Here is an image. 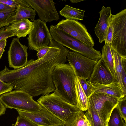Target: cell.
<instances>
[{"label": "cell", "instance_id": "8d00e7d4", "mask_svg": "<svg viewBox=\"0 0 126 126\" xmlns=\"http://www.w3.org/2000/svg\"><path fill=\"white\" fill-rule=\"evenodd\" d=\"M0 2V11H8L15 9Z\"/></svg>", "mask_w": 126, "mask_h": 126}, {"label": "cell", "instance_id": "9c48e42d", "mask_svg": "<svg viewBox=\"0 0 126 126\" xmlns=\"http://www.w3.org/2000/svg\"><path fill=\"white\" fill-rule=\"evenodd\" d=\"M55 26L86 45L93 47L94 43L92 37L85 26L78 21L62 20Z\"/></svg>", "mask_w": 126, "mask_h": 126}, {"label": "cell", "instance_id": "d4e9b609", "mask_svg": "<svg viewBox=\"0 0 126 126\" xmlns=\"http://www.w3.org/2000/svg\"><path fill=\"white\" fill-rule=\"evenodd\" d=\"M12 126H38L29 119L18 115L16 123Z\"/></svg>", "mask_w": 126, "mask_h": 126}, {"label": "cell", "instance_id": "52a82bcc", "mask_svg": "<svg viewBox=\"0 0 126 126\" xmlns=\"http://www.w3.org/2000/svg\"><path fill=\"white\" fill-rule=\"evenodd\" d=\"M88 100V104L96 112L104 126H107L111 112L119 99L107 94L93 92Z\"/></svg>", "mask_w": 126, "mask_h": 126}, {"label": "cell", "instance_id": "3957f363", "mask_svg": "<svg viewBox=\"0 0 126 126\" xmlns=\"http://www.w3.org/2000/svg\"><path fill=\"white\" fill-rule=\"evenodd\" d=\"M37 102L53 114L70 126L78 113V108L65 102L54 92L41 96Z\"/></svg>", "mask_w": 126, "mask_h": 126}, {"label": "cell", "instance_id": "b9f144b4", "mask_svg": "<svg viewBox=\"0 0 126 126\" xmlns=\"http://www.w3.org/2000/svg\"><path fill=\"white\" fill-rule=\"evenodd\" d=\"M90 123L91 124V126H93V125H92V124L91 123Z\"/></svg>", "mask_w": 126, "mask_h": 126}, {"label": "cell", "instance_id": "cb8c5ba5", "mask_svg": "<svg viewBox=\"0 0 126 126\" xmlns=\"http://www.w3.org/2000/svg\"><path fill=\"white\" fill-rule=\"evenodd\" d=\"M85 114L87 119L93 126H104L96 112L89 104L88 109Z\"/></svg>", "mask_w": 126, "mask_h": 126}, {"label": "cell", "instance_id": "d590c367", "mask_svg": "<svg viewBox=\"0 0 126 126\" xmlns=\"http://www.w3.org/2000/svg\"><path fill=\"white\" fill-rule=\"evenodd\" d=\"M7 40L4 39L0 41V59L4 51V48L6 44Z\"/></svg>", "mask_w": 126, "mask_h": 126}, {"label": "cell", "instance_id": "836d02e7", "mask_svg": "<svg viewBox=\"0 0 126 126\" xmlns=\"http://www.w3.org/2000/svg\"><path fill=\"white\" fill-rule=\"evenodd\" d=\"M0 2L14 9L18 6V0H0Z\"/></svg>", "mask_w": 126, "mask_h": 126}, {"label": "cell", "instance_id": "277c9868", "mask_svg": "<svg viewBox=\"0 0 126 126\" xmlns=\"http://www.w3.org/2000/svg\"><path fill=\"white\" fill-rule=\"evenodd\" d=\"M49 31L52 39L63 46L97 62L101 58L100 51L86 45L55 25H51Z\"/></svg>", "mask_w": 126, "mask_h": 126}, {"label": "cell", "instance_id": "603a6c76", "mask_svg": "<svg viewBox=\"0 0 126 126\" xmlns=\"http://www.w3.org/2000/svg\"><path fill=\"white\" fill-rule=\"evenodd\" d=\"M118 109L116 107L113 109L110 116L107 126H126Z\"/></svg>", "mask_w": 126, "mask_h": 126}, {"label": "cell", "instance_id": "e0dca14e", "mask_svg": "<svg viewBox=\"0 0 126 126\" xmlns=\"http://www.w3.org/2000/svg\"><path fill=\"white\" fill-rule=\"evenodd\" d=\"M33 26V22H31L28 19L25 18L15 21L5 27L7 29L16 30V36L19 39L22 37H25L28 34L32 29Z\"/></svg>", "mask_w": 126, "mask_h": 126}, {"label": "cell", "instance_id": "8992f818", "mask_svg": "<svg viewBox=\"0 0 126 126\" xmlns=\"http://www.w3.org/2000/svg\"><path fill=\"white\" fill-rule=\"evenodd\" d=\"M110 23L113 28L111 47L121 57H126V9L112 14Z\"/></svg>", "mask_w": 126, "mask_h": 126}, {"label": "cell", "instance_id": "9a60e30c", "mask_svg": "<svg viewBox=\"0 0 126 126\" xmlns=\"http://www.w3.org/2000/svg\"><path fill=\"white\" fill-rule=\"evenodd\" d=\"M111 8L103 6L100 14L99 19L94 28L95 33L101 43L105 39L112 14Z\"/></svg>", "mask_w": 126, "mask_h": 126}, {"label": "cell", "instance_id": "8fae6325", "mask_svg": "<svg viewBox=\"0 0 126 126\" xmlns=\"http://www.w3.org/2000/svg\"><path fill=\"white\" fill-rule=\"evenodd\" d=\"M38 112H29L17 110L18 115L30 120L38 126H57L65 123L57 117L40 104Z\"/></svg>", "mask_w": 126, "mask_h": 126}, {"label": "cell", "instance_id": "4316f807", "mask_svg": "<svg viewBox=\"0 0 126 126\" xmlns=\"http://www.w3.org/2000/svg\"><path fill=\"white\" fill-rule=\"evenodd\" d=\"M116 107L119 110L122 118L126 122V95L118 101Z\"/></svg>", "mask_w": 126, "mask_h": 126}, {"label": "cell", "instance_id": "7402d4cb", "mask_svg": "<svg viewBox=\"0 0 126 126\" xmlns=\"http://www.w3.org/2000/svg\"><path fill=\"white\" fill-rule=\"evenodd\" d=\"M112 52L114 62V70L116 75V79L123 89L125 94L126 95V92L125 91L121 79V72L122 65L121 57L112 49Z\"/></svg>", "mask_w": 126, "mask_h": 126}, {"label": "cell", "instance_id": "d6a6232c", "mask_svg": "<svg viewBox=\"0 0 126 126\" xmlns=\"http://www.w3.org/2000/svg\"><path fill=\"white\" fill-rule=\"evenodd\" d=\"M113 31V27L110 23V20L106 39L104 41L105 43L110 44H111L112 40Z\"/></svg>", "mask_w": 126, "mask_h": 126}, {"label": "cell", "instance_id": "44dd1931", "mask_svg": "<svg viewBox=\"0 0 126 126\" xmlns=\"http://www.w3.org/2000/svg\"><path fill=\"white\" fill-rule=\"evenodd\" d=\"M75 84L79 108L83 111L87 110L88 109V97L83 91L77 76L75 79Z\"/></svg>", "mask_w": 126, "mask_h": 126}, {"label": "cell", "instance_id": "4fadbf2b", "mask_svg": "<svg viewBox=\"0 0 126 126\" xmlns=\"http://www.w3.org/2000/svg\"><path fill=\"white\" fill-rule=\"evenodd\" d=\"M28 47L23 45L17 38H13L8 51L9 67L16 69L26 64Z\"/></svg>", "mask_w": 126, "mask_h": 126}, {"label": "cell", "instance_id": "83f0119b", "mask_svg": "<svg viewBox=\"0 0 126 126\" xmlns=\"http://www.w3.org/2000/svg\"><path fill=\"white\" fill-rule=\"evenodd\" d=\"M16 30L7 29L5 27H3L0 29V41L4 39L16 36Z\"/></svg>", "mask_w": 126, "mask_h": 126}, {"label": "cell", "instance_id": "2e32d148", "mask_svg": "<svg viewBox=\"0 0 126 126\" xmlns=\"http://www.w3.org/2000/svg\"><path fill=\"white\" fill-rule=\"evenodd\" d=\"M90 84L92 93H102L114 96L119 99L126 95L119 83L114 79L111 83L102 84L97 83H91L87 81Z\"/></svg>", "mask_w": 126, "mask_h": 126}, {"label": "cell", "instance_id": "484cf974", "mask_svg": "<svg viewBox=\"0 0 126 126\" xmlns=\"http://www.w3.org/2000/svg\"><path fill=\"white\" fill-rule=\"evenodd\" d=\"M17 9L5 11H0V25L6 22L13 16L15 15Z\"/></svg>", "mask_w": 126, "mask_h": 126}, {"label": "cell", "instance_id": "74e56055", "mask_svg": "<svg viewBox=\"0 0 126 126\" xmlns=\"http://www.w3.org/2000/svg\"><path fill=\"white\" fill-rule=\"evenodd\" d=\"M6 108L0 100V116L5 114Z\"/></svg>", "mask_w": 126, "mask_h": 126}, {"label": "cell", "instance_id": "ba28073f", "mask_svg": "<svg viewBox=\"0 0 126 126\" xmlns=\"http://www.w3.org/2000/svg\"><path fill=\"white\" fill-rule=\"evenodd\" d=\"M33 22V28L27 39L29 49L37 51L40 48L48 46L52 38L46 22L38 19Z\"/></svg>", "mask_w": 126, "mask_h": 126}, {"label": "cell", "instance_id": "5bb4252c", "mask_svg": "<svg viewBox=\"0 0 126 126\" xmlns=\"http://www.w3.org/2000/svg\"><path fill=\"white\" fill-rule=\"evenodd\" d=\"M114 79L101 58L95 65L87 81L105 85L111 83Z\"/></svg>", "mask_w": 126, "mask_h": 126}, {"label": "cell", "instance_id": "4dcf8cb0", "mask_svg": "<svg viewBox=\"0 0 126 126\" xmlns=\"http://www.w3.org/2000/svg\"><path fill=\"white\" fill-rule=\"evenodd\" d=\"M122 70L121 77L125 91L126 92V57H121Z\"/></svg>", "mask_w": 126, "mask_h": 126}, {"label": "cell", "instance_id": "7c38bea8", "mask_svg": "<svg viewBox=\"0 0 126 126\" xmlns=\"http://www.w3.org/2000/svg\"><path fill=\"white\" fill-rule=\"evenodd\" d=\"M25 1L37 13L39 19L46 22L59 19L58 14L52 0H31Z\"/></svg>", "mask_w": 126, "mask_h": 126}, {"label": "cell", "instance_id": "e575fe53", "mask_svg": "<svg viewBox=\"0 0 126 126\" xmlns=\"http://www.w3.org/2000/svg\"><path fill=\"white\" fill-rule=\"evenodd\" d=\"M49 48L48 46L38 49L37 51V54L38 59H40L43 57L48 51Z\"/></svg>", "mask_w": 126, "mask_h": 126}, {"label": "cell", "instance_id": "60d3db41", "mask_svg": "<svg viewBox=\"0 0 126 126\" xmlns=\"http://www.w3.org/2000/svg\"><path fill=\"white\" fill-rule=\"evenodd\" d=\"M65 126L64 125H63L58 126Z\"/></svg>", "mask_w": 126, "mask_h": 126}, {"label": "cell", "instance_id": "ab89813d", "mask_svg": "<svg viewBox=\"0 0 126 126\" xmlns=\"http://www.w3.org/2000/svg\"><path fill=\"white\" fill-rule=\"evenodd\" d=\"M70 0L71 2L72 3H77L79 2L84 1V0Z\"/></svg>", "mask_w": 126, "mask_h": 126}, {"label": "cell", "instance_id": "f1b7e54d", "mask_svg": "<svg viewBox=\"0 0 126 126\" xmlns=\"http://www.w3.org/2000/svg\"><path fill=\"white\" fill-rule=\"evenodd\" d=\"M86 119L84 113L81 110L70 126H82Z\"/></svg>", "mask_w": 126, "mask_h": 126}, {"label": "cell", "instance_id": "d6986e66", "mask_svg": "<svg viewBox=\"0 0 126 126\" xmlns=\"http://www.w3.org/2000/svg\"><path fill=\"white\" fill-rule=\"evenodd\" d=\"M101 52V58L114 79H116L112 49L110 44L105 43Z\"/></svg>", "mask_w": 126, "mask_h": 126}, {"label": "cell", "instance_id": "7a4b0ae2", "mask_svg": "<svg viewBox=\"0 0 126 126\" xmlns=\"http://www.w3.org/2000/svg\"><path fill=\"white\" fill-rule=\"evenodd\" d=\"M76 76L69 63L56 66L52 74L54 92L65 102L79 108L76 94Z\"/></svg>", "mask_w": 126, "mask_h": 126}, {"label": "cell", "instance_id": "1f68e13d", "mask_svg": "<svg viewBox=\"0 0 126 126\" xmlns=\"http://www.w3.org/2000/svg\"><path fill=\"white\" fill-rule=\"evenodd\" d=\"M13 89V86L11 84L0 80V96L12 91Z\"/></svg>", "mask_w": 126, "mask_h": 126}, {"label": "cell", "instance_id": "ffe728a7", "mask_svg": "<svg viewBox=\"0 0 126 126\" xmlns=\"http://www.w3.org/2000/svg\"><path fill=\"white\" fill-rule=\"evenodd\" d=\"M85 11L65 5L59 12L60 14L66 19L77 20H83Z\"/></svg>", "mask_w": 126, "mask_h": 126}, {"label": "cell", "instance_id": "f546056e", "mask_svg": "<svg viewBox=\"0 0 126 126\" xmlns=\"http://www.w3.org/2000/svg\"><path fill=\"white\" fill-rule=\"evenodd\" d=\"M78 79L83 91L86 96L88 97L92 93L90 84L87 82L86 79H85L81 77H78Z\"/></svg>", "mask_w": 126, "mask_h": 126}, {"label": "cell", "instance_id": "f35d334b", "mask_svg": "<svg viewBox=\"0 0 126 126\" xmlns=\"http://www.w3.org/2000/svg\"><path fill=\"white\" fill-rule=\"evenodd\" d=\"M82 126H91L90 122L87 118L85 120Z\"/></svg>", "mask_w": 126, "mask_h": 126}, {"label": "cell", "instance_id": "5b68a950", "mask_svg": "<svg viewBox=\"0 0 126 126\" xmlns=\"http://www.w3.org/2000/svg\"><path fill=\"white\" fill-rule=\"evenodd\" d=\"M33 97L25 92L15 90L1 95L0 100L6 108L29 112H37L40 111V105Z\"/></svg>", "mask_w": 126, "mask_h": 126}, {"label": "cell", "instance_id": "ac0fdd59", "mask_svg": "<svg viewBox=\"0 0 126 126\" xmlns=\"http://www.w3.org/2000/svg\"><path fill=\"white\" fill-rule=\"evenodd\" d=\"M18 1V5L15 15V21L29 18L33 21L36 15L35 11L25 0Z\"/></svg>", "mask_w": 126, "mask_h": 126}, {"label": "cell", "instance_id": "6da1fadb", "mask_svg": "<svg viewBox=\"0 0 126 126\" xmlns=\"http://www.w3.org/2000/svg\"><path fill=\"white\" fill-rule=\"evenodd\" d=\"M49 46L43 57L31 59L22 67L10 70L5 66L0 71V80L11 84L15 90L25 92L33 97L54 92L52 73L56 66L66 62L69 51L53 39Z\"/></svg>", "mask_w": 126, "mask_h": 126}, {"label": "cell", "instance_id": "30bf717a", "mask_svg": "<svg viewBox=\"0 0 126 126\" xmlns=\"http://www.w3.org/2000/svg\"><path fill=\"white\" fill-rule=\"evenodd\" d=\"M66 57L76 76L86 79L90 78L97 62L73 51H69Z\"/></svg>", "mask_w": 126, "mask_h": 126}]
</instances>
